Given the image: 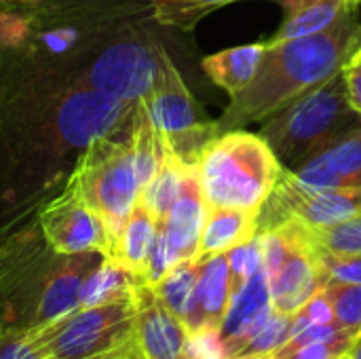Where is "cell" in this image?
Listing matches in <instances>:
<instances>
[{
	"mask_svg": "<svg viewBox=\"0 0 361 359\" xmlns=\"http://www.w3.org/2000/svg\"><path fill=\"white\" fill-rule=\"evenodd\" d=\"M360 19L353 13L341 17L324 32L267 42L264 57L254 80L214 121V131L243 129L264 123L298 97L338 74L357 49Z\"/></svg>",
	"mask_w": 361,
	"mask_h": 359,
	"instance_id": "cell-1",
	"label": "cell"
},
{
	"mask_svg": "<svg viewBox=\"0 0 361 359\" xmlns=\"http://www.w3.org/2000/svg\"><path fill=\"white\" fill-rule=\"evenodd\" d=\"M195 163L207 205L254 212L262 209L286 171L269 142L245 129L216 133Z\"/></svg>",
	"mask_w": 361,
	"mask_h": 359,
	"instance_id": "cell-2",
	"label": "cell"
},
{
	"mask_svg": "<svg viewBox=\"0 0 361 359\" xmlns=\"http://www.w3.org/2000/svg\"><path fill=\"white\" fill-rule=\"evenodd\" d=\"M357 129H361V116L349 102L341 70L267 118L260 135L269 142L283 169L296 171L309 159Z\"/></svg>",
	"mask_w": 361,
	"mask_h": 359,
	"instance_id": "cell-3",
	"label": "cell"
},
{
	"mask_svg": "<svg viewBox=\"0 0 361 359\" xmlns=\"http://www.w3.org/2000/svg\"><path fill=\"white\" fill-rule=\"evenodd\" d=\"M68 186L104 220L114 243L142 193L129 140L99 138L87 144Z\"/></svg>",
	"mask_w": 361,
	"mask_h": 359,
	"instance_id": "cell-4",
	"label": "cell"
},
{
	"mask_svg": "<svg viewBox=\"0 0 361 359\" xmlns=\"http://www.w3.org/2000/svg\"><path fill=\"white\" fill-rule=\"evenodd\" d=\"M133 296L102 307H78L76 311L27 332L42 359H99L133 341Z\"/></svg>",
	"mask_w": 361,
	"mask_h": 359,
	"instance_id": "cell-5",
	"label": "cell"
},
{
	"mask_svg": "<svg viewBox=\"0 0 361 359\" xmlns=\"http://www.w3.org/2000/svg\"><path fill=\"white\" fill-rule=\"evenodd\" d=\"M154 127L167 138L171 148L188 163H195L201 148L216 135L214 121L199 116L197 104L169 55L159 47V72L150 95L142 102Z\"/></svg>",
	"mask_w": 361,
	"mask_h": 359,
	"instance_id": "cell-6",
	"label": "cell"
},
{
	"mask_svg": "<svg viewBox=\"0 0 361 359\" xmlns=\"http://www.w3.org/2000/svg\"><path fill=\"white\" fill-rule=\"evenodd\" d=\"M357 216H361V186L313 188L286 169L260 209V231L288 218L300 220L307 226H330Z\"/></svg>",
	"mask_w": 361,
	"mask_h": 359,
	"instance_id": "cell-7",
	"label": "cell"
},
{
	"mask_svg": "<svg viewBox=\"0 0 361 359\" xmlns=\"http://www.w3.org/2000/svg\"><path fill=\"white\" fill-rule=\"evenodd\" d=\"M159 72V47L123 40L108 47L91 66L89 85L110 97L137 106L144 102Z\"/></svg>",
	"mask_w": 361,
	"mask_h": 359,
	"instance_id": "cell-8",
	"label": "cell"
},
{
	"mask_svg": "<svg viewBox=\"0 0 361 359\" xmlns=\"http://www.w3.org/2000/svg\"><path fill=\"white\" fill-rule=\"evenodd\" d=\"M40 226L49 248L57 256L99 252L110 256V233L104 220L78 197L74 188H66L40 214Z\"/></svg>",
	"mask_w": 361,
	"mask_h": 359,
	"instance_id": "cell-9",
	"label": "cell"
},
{
	"mask_svg": "<svg viewBox=\"0 0 361 359\" xmlns=\"http://www.w3.org/2000/svg\"><path fill=\"white\" fill-rule=\"evenodd\" d=\"M135 108L137 106L110 97L93 87L76 89L63 99L57 114V127L63 142L85 148L99 138H110L123 125L131 123Z\"/></svg>",
	"mask_w": 361,
	"mask_h": 359,
	"instance_id": "cell-10",
	"label": "cell"
},
{
	"mask_svg": "<svg viewBox=\"0 0 361 359\" xmlns=\"http://www.w3.org/2000/svg\"><path fill=\"white\" fill-rule=\"evenodd\" d=\"M294 226V243L275 277L269 279L273 309L283 315H296L315 294H319L328 279L315 256L309 231L300 220L288 218Z\"/></svg>",
	"mask_w": 361,
	"mask_h": 359,
	"instance_id": "cell-11",
	"label": "cell"
},
{
	"mask_svg": "<svg viewBox=\"0 0 361 359\" xmlns=\"http://www.w3.org/2000/svg\"><path fill=\"white\" fill-rule=\"evenodd\" d=\"M133 339L144 359H190V332L186 324L163 305L152 286L140 284L133 290Z\"/></svg>",
	"mask_w": 361,
	"mask_h": 359,
	"instance_id": "cell-12",
	"label": "cell"
},
{
	"mask_svg": "<svg viewBox=\"0 0 361 359\" xmlns=\"http://www.w3.org/2000/svg\"><path fill=\"white\" fill-rule=\"evenodd\" d=\"M273 313L271 286L262 267L233 292L228 309L222 317L218 341L224 359L239 358L247 343L267 326Z\"/></svg>",
	"mask_w": 361,
	"mask_h": 359,
	"instance_id": "cell-13",
	"label": "cell"
},
{
	"mask_svg": "<svg viewBox=\"0 0 361 359\" xmlns=\"http://www.w3.org/2000/svg\"><path fill=\"white\" fill-rule=\"evenodd\" d=\"M106 256L99 252H82V254H70L61 256V262L49 273L44 279L38 298L34 303L27 332L40 330L49 326L51 322L76 311L80 286L87 279V275L104 260Z\"/></svg>",
	"mask_w": 361,
	"mask_h": 359,
	"instance_id": "cell-14",
	"label": "cell"
},
{
	"mask_svg": "<svg viewBox=\"0 0 361 359\" xmlns=\"http://www.w3.org/2000/svg\"><path fill=\"white\" fill-rule=\"evenodd\" d=\"M205 216H207V201L201 190L197 163H190L186 167L180 195L171 205L167 218L163 220L169 248L178 262L197 258Z\"/></svg>",
	"mask_w": 361,
	"mask_h": 359,
	"instance_id": "cell-15",
	"label": "cell"
},
{
	"mask_svg": "<svg viewBox=\"0 0 361 359\" xmlns=\"http://www.w3.org/2000/svg\"><path fill=\"white\" fill-rule=\"evenodd\" d=\"M233 292L235 288L226 254L203 258L199 267V279L195 286L190 313L186 317L188 332L218 330L233 298Z\"/></svg>",
	"mask_w": 361,
	"mask_h": 359,
	"instance_id": "cell-16",
	"label": "cell"
},
{
	"mask_svg": "<svg viewBox=\"0 0 361 359\" xmlns=\"http://www.w3.org/2000/svg\"><path fill=\"white\" fill-rule=\"evenodd\" d=\"M292 174L313 188L361 186V129L328 146Z\"/></svg>",
	"mask_w": 361,
	"mask_h": 359,
	"instance_id": "cell-17",
	"label": "cell"
},
{
	"mask_svg": "<svg viewBox=\"0 0 361 359\" xmlns=\"http://www.w3.org/2000/svg\"><path fill=\"white\" fill-rule=\"evenodd\" d=\"M260 233V212L241 207H212L207 205V216L197 250V260L207 256L226 254Z\"/></svg>",
	"mask_w": 361,
	"mask_h": 359,
	"instance_id": "cell-18",
	"label": "cell"
},
{
	"mask_svg": "<svg viewBox=\"0 0 361 359\" xmlns=\"http://www.w3.org/2000/svg\"><path fill=\"white\" fill-rule=\"evenodd\" d=\"M269 2H277L286 13V19L273 38L288 40V38L309 36L328 30L341 17L353 13L361 0H269Z\"/></svg>",
	"mask_w": 361,
	"mask_h": 359,
	"instance_id": "cell-19",
	"label": "cell"
},
{
	"mask_svg": "<svg viewBox=\"0 0 361 359\" xmlns=\"http://www.w3.org/2000/svg\"><path fill=\"white\" fill-rule=\"evenodd\" d=\"M159 229V218L137 201L133 212L129 214L125 226L110 248V256L114 262L125 267L144 284V271L150 256V248L154 243V235Z\"/></svg>",
	"mask_w": 361,
	"mask_h": 359,
	"instance_id": "cell-20",
	"label": "cell"
},
{
	"mask_svg": "<svg viewBox=\"0 0 361 359\" xmlns=\"http://www.w3.org/2000/svg\"><path fill=\"white\" fill-rule=\"evenodd\" d=\"M264 51H267V42L241 44L205 57L201 66L205 74L220 89H224L231 97H235L254 80L260 61L264 57Z\"/></svg>",
	"mask_w": 361,
	"mask_h": 359,
	"instance_id": "cell-21",
	"label": "cell"
},
{
	"mask_svg": "<svg viewBox=\"0 0 361 359\" xmlns=\"http://www.w3.org/2000/svg\"><path fill=\"white\" fill-rule=\"evenodd\" d=\"M142 281L129 273L125 267L114 262L112 258H104L82 281L78 305L80 307H102L116 300H125L133 296V290Z\"/></svg>",
	"mask_w": 361,
	"mask_h": 359,
	"instance_id": "cell-22",
	"label": "cell"
},
{
	"mask_svg": "<svg viewBox=\"0 0 361 359\" xmlns=\"http://www.w3.org/2000/svg\"><path fill=\"white\" fill-rule=\"evenodd\" d=\"M188 165L190 163L184 161L171 148V144L167 142V148H165V154H163L159 171L150 180V184L140 193V203H144L159 220H165L169 209H171V205L176 203Z\"/></svg>",
	"mask_w": 361,
	"mask_h": 359,
	"instance_id": "cell-23",
	"label": "cell"
},
{
	"mask_svg": "<svg viewBox=\"0 0 361 359\" xmlns=\"http://www.w3.org/2000/svg\"><path fill=\"white\" fill-rule=\"evenodd\" d=\"M199 267L201 260H182L178 262L154 288L157 296L163 300V305L178 315L184 324L190 313L192 296H195V286L199 279Z\"/></svg>",
	"mask_w": 361,
	"mask_h": 359,
	"instance_id": "cell-24",
	"label": "cell"
},
{
	"mask_svg": "<svg viewBox=\"0 0 361 359\" xmlns=\"http://www.w3.org/2000/svg\"><path fill=\"white\" fill-rule=\"evenodd\" d=\"M241 0H150L152 15L161 25L192 30L209 13Z\"/></svg>",
	"mask_w": 361,
	"mask_h": 359,
	"instance_id": "cell-25",
	"label": "cell"
},
{
	"mask_svg": "<svg viewBox=\"0 0 361 359\" xmlns=\"http://www.w3.org/2000/svg\"><path fill=\"white\" fill-rule=\"evenodd\" d=\"M324 294L332 307L334 326L355 339L361 332V286L328 281Z\"/></svg>",
	"mask_w": 361,
	"mask_h": 359,
	"instance_id": "cell-26",
	"label": "cell"
},
{
	"mask_svg": "<svg viewBox=\"0 0 361 359\" xmlns=\"http://www.w3.org/2000/svg\"><path fill=\"white\" fill-rule=\"evenodd\" d=\"M307 231L317 250L341 256L361 254V216L330 226H307Z\"/></svg>",
	"mask_w": 361,
	"mask_h": 359,
	"instance_id": "cell-27",
	"label": "cell"
},
{
	"mask_svg": "<svg viewBox=\"0 0 361 359\" xmlns=\"http://www.w3.org/2000/svg\"><path fill=\"white\" fill-rule=\"evenodd\" d=\"M292 324L294 315L273 313L267 326L247 343V347L241 351V355H258V353H275L292 339ZM239 355V358H241Z\"/></svg>",
	"mask_w": 361,
	"mask_h": 359,
	"instance_id": "cell-28",
	"label": "cell"
},
{
	"mask_svg": "<svg viewBox=\"0 0 361 359\" xmlns=\"http://www.w3.org/2000/svg\"><path fill=\"white\" fill-rule=\"evenodd\" d=\"M231 277H233V288L237 290L247 277H252L258 269H262V248H260V237L256 235L252 241L226 252Z\"/></svg>",
	"mask_w": 361,
	"mask_h": 359,
	"instance_id": "cell-29",
	"label": "cell"
},
{
	"mask_svg": "<svg viewBox=\"0 0 361 359\" xmlns=\"http://www.w3.org/2000/svg\"><path fill=\"white\" fill-rule=\"evenodd\" d=\"M315 248V245H313ZM315 256L322 264V271L328 281L357 284L361 286V254H330L315 248Z\"/></svg>",
	"mask_w": 361,
	"mask_h": 359,
	"instance_id": "cell-30",
	"label": "cell"
},
{
	"mask_svg": "<svg viewBox=\"0 0 361 359\" xmlns=\"http://www.w3.org/2000/svg\"><path fill=\"white\" fill-rule=\"evenodd\" d=\"M176 264H178V260H176V256H173V252L169 248L163 220H159V229H157V235H154V243L150 248V256H148L146 271H144V284L157 286Z\"/></svg>",
	"mask_w": 361,
	"mask_h": 359,
	"instance_id": "cell-31",
	"label": "cell"
},
{
	"mask_svg": "<svg viewBox=\"0 0 361 359\" xmlns=\"http://www.w3.org/2000/svg\"><path fill=\"white\" fill-rule=\"evenodd\" d=\"M353 341H336V343H309L300 347L283 345L273 355L275 359H343L347 358Z\"/></svg>",
	"mask_w": 361,
	"mask_h": 359,
	"instance_id": "cell-32",
	"label": "cell"
},
{
	"mask_svg": "<svg viewBox=\"0 0 361 359\" xmlns=\"http://www.w3.org/2000/svg\"><path fill=\"white\" fill-rule=\"evenodd\" d=\"M0 359H42V355L32 345L27 330L0 328Z\"/></svg>",
	"mask_w": 361,
	"mask_h": 359,
	"instance_id": "cell-33",
	"label": "cell"
},
{
	"mask_svg": "<svg viewBox=\"0 0 361 359\" xmlns=\"http://www.w3.org/2000/svg\"><path fill=\"white\" fill-rule=\"evenodd\" d=\"M343 78H345L349 102H351L353 110L361 116V55L357 53L351 55V59L343 68Z\"/></svg>",
	"mask_w": 361,
	"mask_h": 359,
	"instance_id": "cell-34",
	"label": "cell"
},
{
	"mask_svg": "<svg viewBox=\"0 0 361 359\" xmlns=\"http://www.w3.org/2000/svg\"><path fill=\"white\" fill-rule=\"evenodd\" d=\"M298 315H302L309 324H334V317H332V307L324 294V290L319 294H315L300 311Z\"/></svg>",
	"mask_w": 361,
	"mask_h": 359,
	"instance_id": "cell-35",
	"label": "cell"
},
{
	"mask_svg": "<svg viewBox=\"0 0 361 359\" xmlns=\"http://www.w3.org/2000/svg\"><path fill=\"white\" fill-rule=\"evenodd\" d=\"M25 36V23L13 15H0V44H17Z\"/></svg>",
	"mask_w": 361,
	"mask_h": 359,
	"instance_id": "cell-36",
	"label": "cell"
},
{
	"mask_svg": "<svg viewBox=\"0 0 361 359\" xmlns=\"http://www.w3.org/2000/svg\"><path fill=\"white\" fill-rule=\"evenodd\" d=\"M74 32L72 30H57V32H49L44 34V42L53 49V51H66L72 42H74Z\"/></svg>",
	"mask_w": 361,
	"mask_h": 359,
	"instance_id": "cell-37",
	"label": "cell"
},
{
	"mask_svg": "<svg viewBox=\"0 0 361 359\" xmlns=\"http://www.w3.org/2000/svg\"><path fill=\"white\" fill-rule=\"evenodd\" d=\"M99 359H144V355H142V351H140V347L135 345V339H133L131 343L123 345L121 349H116V351H112V353H108V355Z\"/></svg>",
	"mask_w": 361,
	"mask_h": 359,
	"instance_id": "cell-38",
	"label": "cell"
},
{
	"mask_svg": "<svg viewBox=\"0 0 361 359\" xmlns=\"http://www.w3.org/2000/svg\"><path fill=\"white\" fill-rule=\"evenodd\" d=\"M347 359H361V332L355 336V341H353V345H351V349L347 353Z\"/></svg>",
	"mask_w": 361,
	"mask_h": 359,
	"instance_id": "cell-39",
	"label": "cell"
},
{
	"mask_svg": "<svg viewBox=\"0 0 361 359\" xmlns=\"http://www.w3.org/2000/svg\"><path fill=\"white\" fill-rule=\"evenodd\" d=\"M235 359H275L273 353H258V355H241V358Z\"/></svg>",
	"mask_w": 361,
	"mask_h": 359,
	"instance_id": "cell-40",
	"label": "cell"
},
{
	"mask_svg": "<svg viewBox=\"0 0 361 359\" xmlns=\"http://www.w3.org/2000/svg\"><path fill=\"white\" fill-rule=\"evenodd\" d=\"M361 47V19H360V28H357V49H360ZM357 49H355V51H357Z\"/></svg>",
	"mask_w": 361,
	"mask_h": 359,
	"instance_id": "cell-41",
	"label": "cell"
},
{
	"mask_svg": "<svg viewBox=\"0 0 361 359\" xmlns=\"http://www.w3.org/2000/svg\"><path fill=\"white\" fill-rule=\"evenodd\" d=\"M355 53H357V55H361V47H360V49H357V51H355Z\"/></svg>",
	"mask_w": 361,
	"mask_h": 359,
	"instance_id": "cell-42",
	"label": "cell"
},
{
	"mask_svg": "<svg viewBox=\"0 0 361 359\" xmlns=\"http://www.w3.org/2000/svg\"><path fill=\"white\" fill-rule=\"evenodd\" d=\"M343 359H347V358H343Z\"/></svg>",
	"mask_w": 361,
	"mask_h": 359,
	"instance_id": "cell-43",
	"label": "cell"
},
{
	"mask_svg": "<svg viewBox=\"0 0 361 359\" xmlns=\"http://www.w3.org/2000/svg\"><path fill=\"white\" fill-rule=\"evenodd\" d=\"M47 359H49V358H47Z\"/></svg>",
	"mask_w": 361,
	"mask_h": 359,
	"instance_id": "cell-44",
	"label": "cell"
}]
</instances>
